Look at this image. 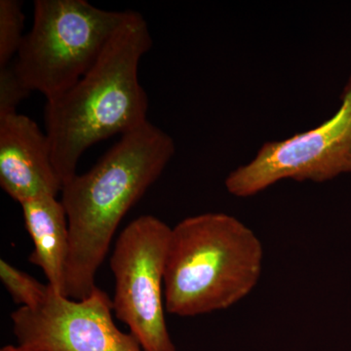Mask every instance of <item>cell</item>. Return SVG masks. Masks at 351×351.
Listing matches in <instances>:
<instances>
[{"label": "cell", "instance_id": "52a82bcc", "mask_svg": "<svg viewBox=\"0 0 351 351\" xmlns=\"http://www.w3.org/2000/svg\"><path fill=\"white\" fill-rule=\"evenodd\" d=\"M112 311V300L98 287L80 301L49 287L40 306L19 307L11 320L19 346L32 350L144 351L133 335L117 328Z\"/></svg>", "mask_w": 351, "mask_h": 351}, {"label": "cell", "instance_id": "4fadbf2b", "mask_svg": "<svg viewBox=\"0 0 351 351\" xmlns=\"http://www.w3.org/2000/svg\"><path fill=\"white\" fill-rule=\"evenodd\" d=\"M0 351H40L36 350H32V348H25L23 346H5L0 350Z\"/></svg>", "mask_w": 351, "mask_h": 351}, {"label": "cell", "instance_id": "6da1fadb", "mask_svg": "<svg viewBox=\"0 0 351 351\" xmlns=\"http://www.w3.org/2000/svg\"><path fill=\"white\" fill-rule=\"evenodd\" d=\"M176 152L173 138L151 122L121 136L92 169L64 184L69 255L64 295L85 299L120 221L159 179Z\"/></svg>", "mask_w": 351, "mask_h": 351}, {"label": "cell", "instance_id": "7a4b0ae2", "mask_svg": "<svg viewBox=\"0 0 351 351\" xmlns=\"http://www.w3.org/2000/svg\"><path fill=\"white\" fill-rule=\"evenodd\" d=\"M152 46L147 21L127 10L94 66L66 93L46 101L45 133L64 186L77 175L78 161L89 147L149 121V99L138 71Z\"/></svg>", "mask_w": 351, "mask_h": 351}, {"label": "cell", "instance_id": "8fae6325", "mask_svg": "<svg viewBox=\"0 0 351 351\" xmlns=\"http://www.w3.org/2000/svg\"><path fill=\"white\" fill-rule=\"evenodd\" d=\"M0 279L14 302L20 307L36 308L45 301L49 292V286L43 285L4 260L0 261Z\"/></svg>", "mask_w": 351, "mask_h": 351}, {"label": "cell", "instance_id": "ba28073f", "mask_svg": "<svg viewBox=\"0 0 351 351\" xmlns=\"http://www.w3.org/2000/svg\"><path fill=\"white\" fill-rule=\"evenodd\" d=\"M0 186L19 204L63 191L47 134L21 113L0 117Z\"/></svg>", "mask_w": 351, "mask_h": 351}, {"label": "cell", "instance_id": "5b68a950", "mask_svg": "<svg viewBox=\"0 0 351 351\" xmlns=\"http://www.w3.org/2000/svg\"><path fill=\"white\" fill-rule=\"evenodd\" d=\"M171 230L156 217L143 215L122 230L110 257L115 280L113 313L144 351H177L164 313Z\"/></svg>", "mask_w": 351, "mask_h": 351}, {"label": "cell", "instance_id": "3957f363", "mask_svg": "<svg viewBox=\"0 0 351 351\" xmlns=\"http://www.w3.org/2000/svg\"><path fill=\"white\" fill-rule=\"evenodd\" d=\"M263 265L262 242L234 217L205 213L182 219L168 244L166 311L195 317L234 306L257 286Z\"/></svg>", "mask_w": 351, "mask_h": 351}, {"label": "cell", "instance_id": "30bf717a", "mask_svg": "<svg viewBox=\"0 0 351 351\" xmlns=\"http://www.w3.org/2000/svg\"><path fill=\"white\" fill-rule=\"evenodd\" d=\"M25 15L19 0H0V68L12 63L24 40Z\"/></svg>", "mask_w": 351, "mask_h": 351}, {"label": "cell", "instance_id": "8992f818", "mask_svg": "<svg viewBox=\"0 0 351 351\" xmlns=\"http://www.w3.org/2000/svg\"><path fill=\"white\" fill-rule=\"evenodd\" d=\"M351 173V75L341 106L319 126L276 142H267L250 162L226 177L228 193L250 197L284 180L324 182Z\"/></svg>", "mask_w": 351, "mask_h": 351}, {"label": "cell", "instance_id": "9c48e42d", "mask_svg": "<svg viewBox=\"0 0 351 351\" xmlns=\"http://www.w3.org/2000/svg\"><path fill=\"white\" fill-rule=\"evenodd\" d=\"M20 205L25 228L34 242L29 263L40 267L53 291L64 295L69 230L63 203L56 196L44 195Z\"/></svg>", "mask_w": 351, "mask_h": 351}, {"label": "cell", "instance_id": "277c9868", "mask_svg": "<svg viewBox=\"0 0 351 351\" xmlns=\"http://www.w3.org/2000/svg\"><path fill=\"white\" fill-rule=\"evenodd\" d=\"M125 14L86 0H36L31 31L12 62L16 73L29 91L54 100L98 61Z\"/></svg>", "mask_w": 351, "mask_h": 351}, {"label": "cell", "instance_id": "7c38bea8", "mask_svg": "<svg viewBox=\"0 0 351 351\" xmlns=\"http://www.w3.org/2000/svg\"><path fill=\"white\" fill-rule=\"evenodd\" d=\"M31 93L20 80L12 63L0 68V117L17 112L21 101Z\"/></svg>", "mask_w": 351, "mask_h": 351}]
</instances>
